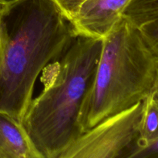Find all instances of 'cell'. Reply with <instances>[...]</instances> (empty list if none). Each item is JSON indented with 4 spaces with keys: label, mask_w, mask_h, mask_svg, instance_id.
<instances>
[{
    "label": "cell",
    "mask_w": 158,
    "mask_h": 158,
    "mask_svg": "<svg viewBox=\"0 0 158 158\" xmlns=\"http://www.w3.org/2000/svg\"><path fill=\"white\" fill-rule=\"evenodd\" d=\"M132 158H158V133L154 138L139 147Z\"/></svg>",
    "instance_id": "10"
},
{
    "label": "cell",
    "mask_w": 158,
    "mask_h": 158,
    "mask_svg": "<svg viewBox=\"0 0 158 158\" xmlns=\"http://www.w3.org/2000/svg\"><path fill=\"white\" fill-rule=\"evenodd\" d=\"M137 28L149 49L158 60V18Z\"/></svg>",
    "instance_id": "9"
},
{
    "label": "cell",
    "mask_w": 158,
    "mask_h": 158,
    "mask_svg": "<svg viewBox=\"0 0 158 158\" xmlns=\"http://www.w3.org/2000/svg\"><path fill=\"white\" fill-rule=\"evenodd\" d=\"M131 0H85L68 21L75 35L103 39L122 18Z\"/></svg>",
    "instance_id": "5"
},
{
    "label": "cell",
    "mask_w": 158,
    "mask_h": 158,
    "mask_svg": "<svg viewBox=\"0 0 158 158\" xmlns=\"http://www.w3.org/2000/svg\"><path fill=\"white\" fill-rule=\"evenodd\" d=\"M56 1H58V0H56Z\"/></svg>",
    "instance_id": "15"
},
{
    "label": "cell",
    "mask_w": 158,
    "mask_h": 158,
    "mask_svg": "<svg viewBox=\"0 0 158 158\" xmlns=\"http://www.w3.org/2000/svg\"><path fill=\"white\" fill-rule=\"evenodd\" d=\"M8 3H9V1H7V0H0V18L6 11L8 6Z\"/></svg>",
    "instance_id": "13"
},
{
    "label": "cell",
    "mask_w": 158,
    "mask_h": 158,
    "mask_svg": "<svg viewBox=\"0 0 158 158\" xmlns=\"http://www.w3.org/2000/svg\"><path fill=\"white\" fill-rule=\"evenodd\" d=\"M122 16L137 27L158 18V0H131Z\"/></svg>",
    "instance_id": "7"
},
{
    "label": "cell",
    "mask_w": 158,
    "mask_h": 158,
    "mask_svg": "<svg viewBox=\"0 0 158 158\" xmlns=\"http://www.w3.org/2000/svg\"><path fill=\"white\" fill-rule=\"evenodd\" d=\"M150 96L158 104V60H157V63H156V72L154 85H153Z\"/></svg>",
    "instance_id": "12"
},
{
    "label": "cell",
    "mask_w": 158,
    "mask_h": 158,
    "mask_svg": "<svg viewBox=\"0 0 158 158\" xmlns=\"http://www.w3.org/2000/svg\"><path fill=\"white\" fill-rule=\"evenodd\" d=\"M156 63L138 28L122 17L103 38L94 82L80 114L82 133L146 99Z\"/></svg>",
    "instance_id": "3"
},
{
    "label": "cell",
    "mask_w": 158,
    "mask_h": 158,
    "mask_svg": "<svg viewBox=\"0 0 158 158\" xmlns=\"http://www.w3.org/2000/svg\"><path fill=\"white\" fill-rule=\"evenodd\" d=\"M1 51H2V49H1V40H0V60H1Z\"/></svg>",
    "instance_id": "14"
},
{
    "label": "cell",
    "mask_w": 158,
    "mask_h": 158,
    "mask_svg": "<svg viewBox=\"0 0 158 158\" xmlns=\"http://www.w3.org/2000/svg\"><path fill=\"white\" fill-rule=\"evenodd\" d=\"M143 100L83 133L60 158H132L140 140Z\"/></svg>",
    "instance_id": "4"
},
{
    "label": "cell",
    "mask_w": 158,
    "mask_h": 158,
    "mask_svg": "<svg viewBox=\"0 0 158 158\" xmlns=\"http://www.w3.org/2000/svg\"><path fill=\"white\" fill-rule=\"evenodd\" d=\"M56 0H10L0 18V111L21 122L37 77L73 40Z\"/></svg>",
    "instance_id": "1"
},
{
    "label": "cell",
    "mask_w": 158,
    "mask_h": 158,
    "mask_svg": "<svg viewBox=\"0 0 158 158\" xmlns=\"http://www.w3.org/2000/svg\"><path fill=\"white\" fill-rule=\"evenodd\" d=\"M0 158H40L21 122L2 111Z\"/></svg>",
    "instance_id": "6"
},
{
    "label": "cell",
    "mask_w": 158,
    "mask_h": 158,
    "mask_svg": "<svg viewBox=\"0 0 158 158\" xmlns=\"http://www.w3.org/2000/svg\"><path fill=\"white\" fill-rule=\"evenodd\" d=\"M103 39L76 35L43 70V90L21 120L40 158H60L83 134L80 114L94 82Z\"/></svg>",
    "instance_id": "2"
},
{
    "label": "cell",
    "mask_w": 158,
    "mask_h": 158,
    "mask_svg": "<svg viewBox=\"0 0 158 158\" xmlns=\"http://www.w3.org/2000/svg\"><path fill=\"white\" fill-rule=\"evenodd\" d=\"M157 133L158 104L149 95L143 100V113L140 123V140L137 148L154 138Z\"/></svg>",
    "instance_id": "8"
},
{
    "label": "cell",
    "mask_w": 158,
    "mask_h": 158,
    "mask_svg": "<svg viewBox=\"0 0 158 158\" xmlns=\"http://www.w3.org/2000/svg\"><path fill=\"white\" fill-rule=\"evenodd\" d=\"M84 1L85 0H58L56 2L61 8L63 15L69 19Z\"/></svg>",
    "instance_id": "11"
}]
</instances>
